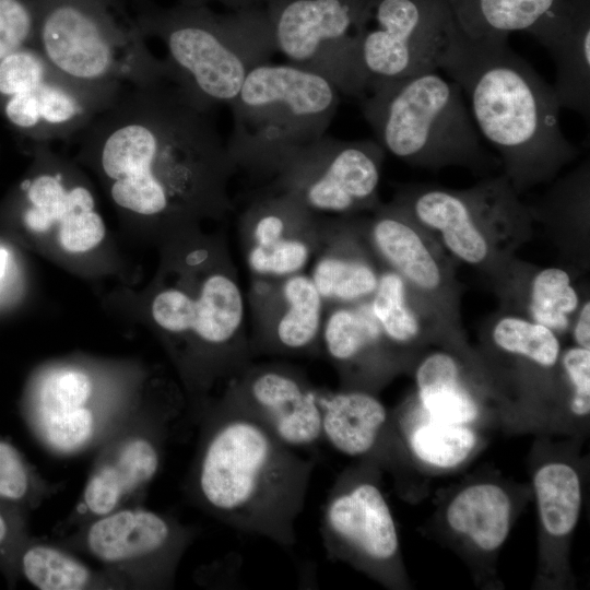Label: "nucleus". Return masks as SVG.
Returning a JSON list of instances; mask_svg holds the SVG:
<instances>
[{
	"label": "nucleus",
	"mask_w": 590,
	"mask_h": 590,
	"mask_svg": "<svg viewBox=\"0 0 590 590\" xmlns=\"http://www.w3.org/2000/svg\"><path fill=\"white\" fill-rule=\"evenodd\" d=\"M264 298L271 304L269 323L258 346L282 354H312L320 347L324 302L304 272L275 281Z\"/></svg>",
	"instance_id": "obj_21"
},
{
	"label": "nucleus",
	"mask_w": 590,
	"mask_h": 590,
	"mask_svg": "<svg viewBox=\"0 0 590 590\" xmlns=\"http://www.w3.org/2000/svg\"><path fill=\"white\" fill-rule=\"evenodd\" d=\"M169 418L164 412L126 417L106 438L83 489L85 514L97 518L121 508L155 477Z\"/></svg>",
	"instance_id": "obj_18"
},
{
	"label": "nucleus",
	"mask_w": 590,
	"mask_h": 590,
	"mask_svg": "<svg viewBox=\"0 0 590 590\" xmlns=\"http://www.w3.org/2000/svg\"><path fill=\"white\" fill-rule=\"evenodd\" d=\"M590 20L587 0H569L556 25L540 42L555 62L553 85L560 108L590 114Z\"/></svg>",
	"instance_id": "obj_22"
},
{
	"label": "nucleus",
	"mask_w": 590,
	"mask_h": 590,
	"mask_svg": "<svg viewBox=\"0 0 590 590\" xmlns=\"http://www.w3.org/2000/svg\"><path fill=\"white\" fill-rule=\"evenodd\" d=\"M455 26L448 0H367L356 46L364 92L375 81L438 70Z\"/></svg>",
	"instance_id": "obj_10"
},
{
	"label": "nucleus",
	"mask_w": 590,
	"mask_h": 590,
	"mask_svg": "<svg viewBox=\"0 0 590 590\" xmlns=\"http://www.w3.org/2000/svg\"><path fill=\"white\" fill-rule=\"evenodd\" d=\"M359 99L376 141L399 160L430 170L487 164L461 88L437 70L371 82Z\"/></svg>",
	"instance_id": "obj_7"
},
{
	"label": "nucleus",
	"mask_w": 590,
	"mask_h": 590,
	"mask_svg": "<svg viewBox=\"0 0 590 590\" xmlns=\"http://www.w3.org/2000/svg\"><path fill=\"white\" fill-rule=\"evenodd\" d=\"M380 270L371 249L343 238L317 257L309 276L324 304H356L371 297Z\"/></svg>",
	"instance_id": "obj_28"
},
{
	"label": "nucleus",
	"mask_w": 590,
	"mask_h": 590,
	"mask_svg": "<svg viewBox=\"0 0 590 590\" xmlns=\"http://www.w3.org/2000/svg\"><path fill=\"white\" fill-rule=\"evenodd\" d=\"M319 396L293 367L250 363L228 379L222 397L298 450L312 449L322 439Z\"/></svg>",
	"instance_id": "obj_17"
},
{
	"label": "nucleus",
	"mask_w": 590,
	"mask_h": 590,
	"mask_svg": "<svg viewBox=\"0 0 590 590\" xmlns=\"http://www.w3.org/2000/svg\"><path fill=\"white\" fill-rule=\"evenodd\" d=\"M122 90L70 80L34 45L0 60V116L33 144L78 138Z\"/></svg>",
	"instance_id": "obj_9"
},
{
	"label": "nucleus",
	"mask_w": 590,
	"mask_h": 590,
	"mask_svg": "<svg viewBox=\"0 0 590 590\" xmlns=\"http://www.w3.org/2000/svg\"><path fill=\"white\" fill-rule=\"evenodd\" d=\"M155 323L174 335H191L204 361L208 387L250 364L252 347L244 332L245 299L234 269L206 274L192 295L179 287L160 292L152 302Z\"/></svg>",
	"instance_id": "obj_12"
},
{
	"label": "nucleus",
	"mask_w": 590,
	"mask_h": 590,
	"mask_svg": "<svg viewBox=\"0 0 590 590\" xmlns=\"http://www.w3.org/2000/svg\"><path fill=\"white\" fill-rule=\"evenodd\" d=\"M415 384L430 420L467 425L479 416V404L453 354L440 350L426 355L416 367Z\"/></svg>",
	"instance_id": "obj_29"
},
{
	"label": "nucleus",
	"mask_w": 590,
	"mask_h": 590,
	"mask_svg": "<svg viewBox=\"0 0 590 590\" xmlns=\"http://www.w3.org/2000/svg\"><path fill=\"white\" fill-rule=\"evenodd\" d=\"M570 330L576 346L590 350V302L588 298L580 303Z\"/></svg>",
	"instance_id": "obj_39"
},
{
	"label": "nucleus",
	"mask_w": 590,
	"mask_h": 590,
	"mask_svg": "<svg viewBox=\"0 0 590 590\" xmlns=\"http://www.w3.org/2000/svg\"><path fill=\"white\" fill-rule=\"evenodd\" d=\"M511 505L505 491L492 483L473 484L459 492L448 505L447 522L479 548L494 551L506 540Z\"/></svg>",
	"instance_id": "obj_30"
},
{
	"label": "nucleus",
	"mask_w": 590,
	"mask_h": 590,
	"mask_svg": "<svg viewBox=\"0 0 590 590\" xmlns=\"http://www.w3.org/2000/svg\"><path fill=\"white\" fill-rule=\"evenodd\" d=\"M438 69L468 97L480 135L500 154L504 175L518 193L552 180L578 157L579 149L562 130L553 85L508 38H470L456 25Z\"/></svg>",
	"instance_id": "obj_3"
},
{
	"label": "nucleus",
	"mask_w": 590,
	"mask_h": 590,
	"mask_svg": "<svg viewBox=\"0 0 590 590\" xmlns=\"http://www.w3.org/2000/svg\"><path fill=\"white\" fill-rule=\"evenodd\" d=\"M367 0H271L264 10L275 50L291 63L361 97L356 46Z\"/></svg>",
	"instance_id": "obj_11"
},
{
	"label": "nucleus",
	"mask_w": 590,
	"mask_h": 590,
	"mask_svg": "<svg viewBox=\"0 0 590 590\" xmlns=\"http://www.w3.org/2000/svg\"><path fill=\"white\" fill-rule=\"evenodd\" d=\"M518 194L503 174L465 189L409 185L392 202L425 228L450 258L496 281L532 233V211Z\"/></svg>",
	"instance_id": "obj_8"
},
{
	"label": "nucleus",
	"mask_w": 590,
	"mask_h": 590,
	"mask_svg": "<svg viewBox=\"0 0 590 590\" xmlns=\"http://www.w3.org/2000/svg\"><path fill=\"white\" fill-rule=\"evenodd\" d=\"M19 559L24 578L39 590H82L113 585L70 553L52 545L31 544Z\"/></svg>",
	"instance_id": "obj_32"
},
{
	"label": "nucleus",
	"mask_w": 590,
	"mask_h": 590,
	"mask_svg": "<svg viewBox=\"0 0 590 590\" xmlns=\"http://www.w3.org/2000/svg\"><path fill=\"white\" fill-rule=\"evenodd\" d=\"M364 229L379 263L398 273L422 302L456 328L460 286L452 261L437 240L394 202L379 204Z\"/></svg>",
	"instance_id": "obj_15"
},
{
	"label": "nucleus",
	"mask_w": 590,
	"mask_h": 590,
	"mask_svg": "<svg viewBox=\"0 0 590 590\" xmlns=\"http://www.w3.org/2000/svg\"><path fill=\"white\" fill-rule=\"evenodd\" d=\"M188 492L205 512L288 547L316 465L223 397L204 406Z\"/></svg>",
	"instance_id": "obj_2"
},
{
	"label": "nucleus",
	"mask_w": 590,
	"mask_h": 590,
	"mask_svg": "<svg viewBox=\"0 0 590 590\" xmlns=\"http://www.w3.org/2000/svg\"><path fill=\"white\" fill-rule=\"evenodd\" d=\"M94 401L91 376L80 368L60 367L39 382L27 418L49 450L74 455L104 442L126 418Z\"/></svg>",
	"instance_id": "obj_19"
},
{
	"label": "nucleus",
	"mask_w": 590,
	"mask_h": 590,
	"mask_svg": "<svg viewBox=\"0 0 590 590\" xmlns=\"http://www.w3.org/2000/svg\"><path fill=\"white\" fill-rule=\"evenodd\" d=\"M457 27L470 38L524 32L539 42L555 26L569 0H448Z\"/></svg>",
	"instance_id": "obj_24"
},
{
	"label": "nucleus",
	"mask_w": 590,
	"mask_h": 590,
	"mask_svg": "<svg viewBox=\"0 0 590 590\" xmlns=\"http://www.w3.org/2000/svg\"><path fill=\"white\" fill-rule=\"evenodd\" d=\"M197 531L143 508H119L94 518L83 534L86 551L120 577L169 586Z\"/></svg>",
	"instance_id": "obj_14"
},
{
	"label": "nucleus",
	"mask_w": 590,
	"mask_h": 590,
	"mask_svg": "<svg viewBox=\"0 0 590 590\" xmlns=\"http://www.w3.org/2000/svg\"><path fill=\"white\" fill-rule=\"evenodd\" d=\"M320 534L331 557L382 573L398 555L396 523L376 482L341 475L323 506Z\"/></svg>",
	"instance_id": "obj_16"
},
{
	"label": "nucleus",
	"mask_w": 590,
	"mask_h": 590,
	"mask_svg": "<svg viewBox=\"0 0 590 590\" xmlns=\"http://www.w3.org/2000/svg\"><path fill=\"white\" fill-rule=\"evenodd\" d=\"M34 46L82 85L122 90L170 81L148 45L129 0H34Z\"/></svg>",
	"instance_id": "obj_5"
},
{
	"label": "nucleus",
	"mask_w": 590,
	"mask_h": 590,
	"mask_svg": "<svg viewBox=\"0 0 590 590\" xmlns=\"http://www.w3.org/2000/svg\"><path fill=\"white\" fill-rule=\"evenodd\" d=\"M567 377L573 414L585 417L590 412V350L579 346L567 349L559 357Z\"/></svg>",
	"instance_id": "obj_38"
},
{
	"label": "nucleus",
	"mask_w": 590,
	"mask_h": 590,
	"mask_svg": "<svg viewBox=\"0 0 590 590\" xmlns=\"http://www.w3.org/2000/svg\"><path fill=\"white\" fill-rule=\"evenodd\" d=\"M7 263V253L4 250H0V279L2 278Z\"/></svg>",
	"instance_id": "obj_42"
},
{
	"label": "nucleus",
	"mask_w": 590,
	"mask_h": 590,
	"mask_svg": "<svg viewBox=\"0 0 590 590\" xmlns=\"http://www.w3.org/2000/svg\"><path fill=\"white\" fill-rule=\"evenodd\" d=\"M36 23L34 0H0V60L21 47L34 45Z\"/></svg>",
	"instance_id": "obj_36"
},
{
	"label": "nucleus",
	"mask_w": 590,
	"mask_h": 590,
	"mask_svg": "<svg viewBox=\"0 0 590 590\" xmlns=\"http://www.w3.org/2000/svg\"><path fill=\"white\" fill-rule=\"evenodd\" d=\"M36 483L21 452L0 439V502L16 504L30 499L35 493Z\"/></svg>",
	"instance_id": "obj_37"
},
{
	"label": "nucleus",
	"mask_w": 590,
	"mask_h": 590,
	"mask_svg": "<svg viewBox=\"0 0 590 590\" xmlns=\"http://www.w3.org/2000/svg\"><path fill=\"white\" fill-rule=\"evenodd\" d=\"M369 304L389 347L411 346L429 330H456L422 302L398 273L382 266Z\"/></svg>",
	"instance_id": "obj_27"
},
{
	"label": "nucleus",
	"mask_w": 590,
	"mask_h": 590,
	"mask_svg": "<svg viewBox=\"0 0 590 590\" xmlns=\"http://www.w3.org/2000/svg\"><path fill=\"white\" fill-rule=\"evenodd\" d=\"M322 439L350 457L369 456L378 446L388 412L371 392L349 388L319 396Z\"/></svg>",
	"instance_id": "obj_25"
},
{
	"label": "nucleus",
	"mask_w": 590,
	"mask_h": 590,
	"mask_svg": "<svg viewBox=\"0 0 590 590\" xmlns=\"http://www.w3.org/2000/svg\"><path fill=\"white\" fill-rule=\"evenodd\" d=\"M541 523L553 536L569 534L578 521L581 485L575 469L562 462L541 467L533 479Z\"/></svg>",
	"instance_id": "obj_31"
},
{
	"label": "nucleus",
	"mask_w": 590,
	"mask_h": 590,
	"mask_svg": "<svg viewBox=\"0 0 590 590\" xmlns=\"http://www.w3.org/2000/svg\"><path fill=\"white\" fill-rule=\"evenodd\" d=\"M476 444L475 433L465 424L447 423L428 418L410 436L413 453L422 462L449 469L463 462Z\"/></svg>",
	"instance_id": "obj_34"
},
{
	"label": "nucleus",
	"mask_w": 590,
	"mask_h": 590,
	"mask_svg": "<svg viewBox=\"0 0 590 590\" xmlns=\"http://www.w3.org/2000/svg\"><path fill=\"white\" fill-rule=\"evenodd\" d=\"M11 517L4 511L0 502V551L3 550L16 535Z\"/></svg>",
	"instance_id": "obj_41"
},
{
	"label": "nucleus",
	"mask_w": 590,
	"mask_h": 590,
	"mask_svg": "<svg viewBox=\"0 0 590 590\" xmlns=\"http://www.w3.org/2000/svg\"><path fill=\"white\" fill-rule=\"evenodd\" d=\"M495 283L506 297L518 304L522 316L550 328L557 335L570 330L580 298L566 270L526 268L514 260Z\"/></svg>",
	"instance_id": "obj_23"
},
{
	"label": "nucleus",
	"mask_w": 590,
	"mask_h": 590,
	"mask_svg": "<svg viewBox=\"0 0 590 590\" xmlns=\"http://www.w3.org/2000/svg\"><path fill=\"white\" fill-rule=\"evenodd\" d=\"M130 1L144 35L164 44L170 81L206 109L229 106L247 74L276 52L264 7L217 13L208 5Z\"/></svg>",
	"instance_id": "obj_4"
},
{
	"label": "nucleus",
	"mask_w": 590,
	"mask_h": 590,
	"mask_svg": "<svg viewBox=\"0 0 590 590\" xmlns=\"http://www.w3.org/2000/svg\"><path fill=\"white\" fill-rule=\"evenodd\" d=\"M56 227L61 247L72 253L95 248L106 233L104 221L95 210V199L73 208Z\"/></svg>",
	"instance_id": "obj_35"
},
{
	"label": "nucleus",
	"mask_w": 590,
	"mask_h": 590,
	"mask_svg": "<svg viewBox=\"0 0 590 590\" xmlns=\"http://www.w3.org/2000/svg\"><path fill=\"white\" fill-rule=\"evenodd\" d=\"M319 225L316 215L287 192L257 200L243 220L245 256L251 273L278 281L303 272L315 248L312 232Z\"/></svg>",
	"instance_id": "obj_20"
},
{
	"label": "nucleus",
	"mask_w": 590,
	"mask_h": 590,
	"mask_svg": "<svg viewBox=\"0 0 590 590\" xmlns=\"http://www.w3.org/2000/svg\"><path fill=\"white\" fill-rule=\"evenodd\" d=\"M340 95L326 76L297 64L255 67L229 105L226 146L233 163L259 176L276 175L294 153L327 134Z\"/></svg>",
	"instance_id": "obj_6"
},
{
	"label": "nucleus",
	"mask_w": 590,
	"mask_h": 590,
	"mask_svg": "<svg viewBox=\"0 0 590 590\" xmlns=\"http://www.w3.org/2000/svg\"><path fill=\"white\" fill-rule=\"evenodd\" d=\"M80 155L121 210L144 217L222 213L236 166L211 110L164 81L126 86L79 135Z\"/></svg>",
	"instance_id": "obj_1"
},
{
	"label": "nucleus",
	"mask_w": 590,
	"mask_h": 590,
	"mask_svg": "<svg viewBox=\"0 0 590 590\" xmlns=\"http://www.w3.org/2000/svg\"><path fill=\"white\" fill-rule=\"evenodd\" d=\"M320 347L342 374L350 375L367 368L389 345L367 299L330 305L323 316Z\"/></svg>",
	"instance_id": "obj_26"
},
{
	"label": "nucleus",
	"mask_w": 590,
	"mask_h": 590,
	"mask_svg": "<svg viewBox=\"0 0 590 590\" xmlns=\"http://www.w3.org/2000/svg\"><path fill=\"white\" fill-rule=\"evenodd\" d=\"M385 150L377 141L324 134L276 173V185L314 215L350 217L376 209Z\"/></svg>",
	"instance_id": "obj_13"
},
{
	"label": "nucleus",
	"mask_w": 590,
	"mask_h": 590,
	"mask_svg": "<svg viewBox=\"0 0 590 590\" xmlns=\"http://www.w3.org/2000/svg\"><path fill=\"white\" fill-rule=\"evenodd\" d=\"M271 0H179V3L190 4V5H208L211 2H219L223 5L236 9H244L250 7H261Z\"/></svg>",
	"instance_id": "obj_40"
},
{
	"label": "nucleus",
	"mask_w": 590,
	"mask_h": 590,
	"mask_svg": "<svg viewBox=\"0 0 590 590\" xmlns=\"http://www.w3.org/2000/svg\"><path fill=\"white\" fill-rule=\"evenodd\" d=\"M489 340L499 351L542 368H553L560 357L558 335L517 312H503L489 321Z\"/></svg>",
	"instance_id": "obj_33"
}]
</instances>
